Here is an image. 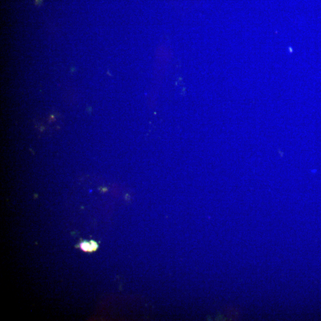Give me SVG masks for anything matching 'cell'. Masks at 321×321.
<instances>
[{
    "mask_svg": "<svg viewBox=\"0 0 321 321\" xmlns=\"http://www.w3.org/2000/svg\"><path fill=\"white\" fill-rule=\"evenodd\" d=\"M80 248L86 252H95L98 248V243L93 240L90 242L84 241L82 242L79 244Z\"/></svg>",
    "mask_w": 321,
    "mask_h": 321,
    "instance_id": "obj_1",
    "label": "cell"
}]
</instances>
